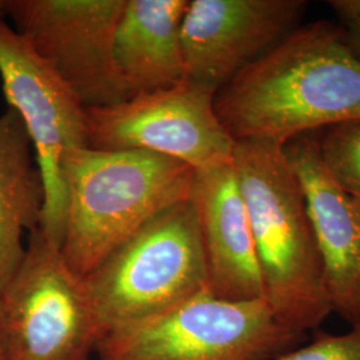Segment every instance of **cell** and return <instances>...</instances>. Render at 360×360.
Instances as JSON below:
<instances>
[{"mask_svg": "<svg viewBox=\"0 0 360 360\" xmlns=\"http://www.w3.org/2000/svg\"><path fill=\"white\" fill-rule=\"evenodd\" d=\"M232 165L245 199L264 299L284 327L306 334L331 314L302 184L284 144L240 141Z\"/></svg>", "mask_w": 360, "mask_h": 360, "instance_id": "2", "label": "cell"}, {"mask_svg": "<svg viewBox=\"0 0 360 360\" xmlns=\"http://www.w3.org/2000/svg\"><path fill=\"white\" fill-rule=\"evenodd\" d=\"M275 360H360V328L338 335L319 331L307 345L292 348Z\"/></svg>", "mask_w": 360, "mask_h": 360, "instance_id": "16", "label": "cell"}, {"mask_svg": "<svg viewBox=\"0 0 360 360\" xmlns=\"http://www.w3.org/2000/svg\"><path fill=\"white\" fill-rule=\"evenodd\" d=\"M307 335L278 322L264 297L229 300L208 290L147 322L105 335L96 360H275Z\"/></svg>", "mask_w": 360, "mask_h": 360, "instance_id": "5", "label": "cell"}, {"mask_svg": "<svg viewBox=\"0 0 360 360\" xmlns=\"http://www.w3.org/2000/svg\"><path fill=\"white\" fill-rule=\"evenodd\" d=\"M195 169L167 156L138 150L84 147L65 159V221L60 254L79 278L139 229L188 200Z\"/></svg>", "mask_w": 360, "mask_h": 360, "instance_id": "3", "label": "cell"}, {"mask_svg": "<svg viewBox=\"0 0 360 360\" xmlns=\"http://www.w3.org/2000/svg\"><path fill=\"white\" fill-rule=\"evenodd\" d=\"M0 77L8 107L22 117L44 180L40 230L60 245L65 159L89 147L87 108L13 27L0 18Z\"/></svg>", "mask_w": 360, "mask_h": 360, "instance_id": "9", "label": "cell"}, {"mask_svg": "<svg viewBox=\"0 0 360 360\" xmlns=\"http://www.w3.org/2000/svg\"><path fill=\"white\" fill-rule=\"evenodd\" d=\"M83 285L105 335L147 322L208 290L190 199L148 220L84 276Z\"/></svg>", "mask_w": 360, "mask_h": 360, "instance_id": "4", "label": "cell"}, {"mask_svg": "<svg viewBox=\"0 0 360 360\" xmlns=\"http://www.w3.org/2000/svg\"><path fill=\"white\" fill-rule=\"evenodd\" d=\"M217 91L183 80L124 102L87 108L89 147L167 156L195 171L231 165L235 139L219 120Z\"/></svg>", "mask_w": 360, "mask_h": 360, "instance_id": "7", "label": "cell"}, {"mask_svg": "<svg viewBox=\"0 0 360 360\" xmlns=\"http://www.w3.org/2000/svg\"><path fill=\"white\" fill-rule=\"evenodd\" d=\"M190 0H126L116 27L114 58L129 98L184 79L181 22Z\"/></svg>", "mask_w": 360, "mask_h": 360, "instance_id": "13", "label": "cell"}, {"mask_svg": "<svg viewBox=\"0 0 360 360\" xmlns=\"http://www.w3.org/2000/svg\"><path fill=\"white\" fill-rule=\"evenodd\" d=\"M304 0H190L181 22L184 79L220 90L295 30Z\"/></svg>", "mask_w": 360, "mask_h": 360, "instance_id": "10", "label": "cell"}, {"mask_svg": "<svg viewBox=\"0 0 360 360\" xmlns=\"http://www.w3.org/2000/svg\"><path fill=\"white\" fill-rule=\"evenodd\" d=\"M46 205L41 171L26 126L7 107L0 115V292L26 254V232L40 227Z\"/></svg>", "mask_w": 360, "mask_h": 360, "instance_id": "14", "label": "cell"}, {"mask_svg": "<svg viewBox=\"0 0 360 360\" xmlns=\"http://www.w3.org/2000/svg\"><path fill=\"white\" fill-rule=\"evenodd\" d=\"M235 139L285 143L360 119V60L327 20L296 27L215 95Z\"/></svg>", "mask_w": 360, "mask_h": 360, "instance_id": "1", "label": "cell"}, {"mask_svg": "<svg viewBox=\"0 0 360 360\" xmlns=\"http://www.w3.org/2000/svg\"><path fill=\"white\" fill-rule=\"evenodd\" d=\"M0 360H6L4 352H3V346H1V336H0Z\"/></svg>", "mask_w": 360, "mask_h": 360, "instance_id": "18", "label": "cell"}, {"mask_svg": "<svg viewBox=\"0 0 360 360\" xmlns=\"http://www.w3.org/2000/svg\"><path fill=\"white\" fill-rule=\"evenodd\" d=\"M316 142L331 179L360 200V119L326 129Z\"/></svg>", "mask_w": 360, "mask_h": 360, "instance_id": "15", "label": "cell"}, {"mask_svg": "<svg viewBox=\"0 0 360 360\" xmlns=\"http://www.w3.org/2000/svg\"><path fill=\"white\" fill-rule=\"evenodd\" d=\"M193 203L208 291L229 300L264 297L251 223L233 165L195 171Z\"/></svg>", "mask_w": 360, "mask_h": 360, "instance_id": "12", "label": "cell"}, {"mask_svg": "<svg viewBox=\"0 0 360 360\" xmlns=\"http://www.w3.org/2000/svg\"><path fill=\"white\" fill-rule=\"evenodd\" d=\"M330 6L343 23L342 28L351 51L360 60V0H334Z\"/></svg>", "mask_w": 360, "mask_h": 360, "instance_id": "17", "label": "cell"}, {"mask_svg": "<svg viewBox=\"0 0 360 360\" xmlns=\"http://www.w3.org/2000/svg\"><path fill=\"white\" fill-rule=\"evenodd\" d=\"M126 0H0V18L59 75L86 108L129 99L114 58Z\"/></svg>", "mask_w": 360, "mask_h": 360, "instance_id": "8", "label": "cell"}, {"mask_svg": "<svg viewBox=\"0 0 360 360\" xmlns=\"http://www.w3.org/2000/svg\"><path fill=\"white\" fill-rule=\"evenodd\" d=\"M284 153L306 198L331 309L360 328V200L331 179L315 138L297 136Z\"/></svg>", "mask_w": 360, "mask_h": 360, "instance_id": "11", "label": "cell"}, {"mask_svg": "<svg viewBox=\"0 0 360 360\" xmlns=\"http://www.w3.org/2000/svg\"><path fill=\"white\" fill-rule=\"evenodd\" d=\"M0 336L6 360H90L105 336L83 279L40 227L0 292Z\"/></svg>", "mask_w": 360, "mask_h": 360, "instance_id": "6", "label": "cell"}]
</instances>
